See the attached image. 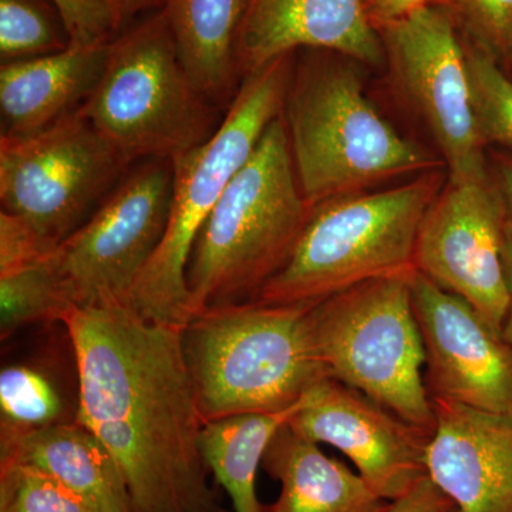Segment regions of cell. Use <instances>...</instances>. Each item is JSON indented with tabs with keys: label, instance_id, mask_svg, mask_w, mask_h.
Instances as JSON below:
<instances>
[{
	"label": "cell",
	"instance_id": "6da1fadb",
	"mask_svg": "<svg viewBox=\"0 0 512 512\" xmlns=\"http://www.w3.org/2000/svg\"><path fill=\"white\" fill-rule=\"evenodd\" d=\"M62 322L79 375L77 421L116 461L131 511L215 512L183 329L127 305L73 308Z\"/></svg>",
	"mask_w": 512,
	"mask_h": 512
},
{
	"label": "cell",
	"instance_id": "7a4b0ae2",
	"mask_svg": "<svg viewBox=\"0 0 512 512\" xmlns=\"http://www.w3.org/2000/svg\"><path fill=\"white\" fill-rule=\"evenodd\" d=\"M298 55L284 117L309 204L316 207L383 181L443 167L370 103L355 67L360 63L328 50L303 49Z\"/></svg>",
	"mask_w": 512,
	"mask_h": 512
},
{
	"label": "cell",
	"instance_id": "3957f363",
	"mask_svg": "<svg viewBox=\"0 0 512 512\" xmlns=\"http://www.w3.org/2000/svg\"><path fill=\"white\" fill-rule=\"evenodd\" d=\"M313 208L299 185L282 113L198 234L187 268L192 316L254 302L291 255Z\"/></svg>",
	"mask_w": 512,
	"mask_h": 512
},
{
	"label": "cell",
	"instance_id": "277c9868",
	"mask_svg": "<svg viewBox=\"0 0 512 512\" xmlns=\"http://www.w3.org/2000/svg\"><path fill=\"white\" fill-rule=\"evenodd\" d=\"M312 306L244 302L192 316L184 355L204 421L281 412L330 377L313 340Z\"/></svg>",
	"mask_w": 512,
	"mask_h": 512
},
{
	"label": "cell",
	"instance_id": "5b68a950",
	"mask_svg": "<svg viewBox=\"0 0 512 512\" xmlns=\"http://www.w3.org/2000/svg\"><path fill=\"white\" fill-rule=\"evenodd\" d=\"M444 178L437 168L389 190L316 205L284 266L254 302L316 305L363 282L416 271L420 227Z\"/></svg>",
	"mask_w": 512,
	"mask_h": 512
},
{
	"label": "cell",
	"instance_id": "8992f818",
	"mask_svg": "<svg viewBox=\"0 0 512 512\" xmlns=\"http://www.w3.org/2000/svg\"><path fill=\"white\" fill-rule=\"evenodd\" d=\"M293 63L295 53L278 57L245 76L214 136L174 158L170 220L128 301L138 315L181 329L190 322L187 268L195 241L266 128L284 113Z\"/></svg>",
	"mask_w": 512,
	"mask_h": 512
},
{
	"label": "cell",
	"instance_id": "52a82bcc",
	"mask_svg": "<svg viewBox=\"0 0 512 512\" xmlns=\"http://www.w3.org/2000/svg\"><path fill=\"white\" fill-rule=\"evenodd\" d=\"M218 107L192 82L163 9L111 40L80 113L128 163L173 161L214 136Z\"/></svg>",
	"mask_w": 512,
	"mask_h": 512
},
{
	"label": "cell",
	"instance_id": "ba28073f",
	"mask_svg": "<svg viewBox=\"0 0 512 512\" xmlns=\"http://www.w3.org/2000/svg\"><path fill=\"white\" fill-rule=\"evenodd\" d=\"M413 274L373 279L316 303L311 328L330 377L433 431L436 414L421 376L426 349L414 315Z\"/></svg>",
	"mask_w": 512,
	"mask_h": 512
},
{
	"label": "cell",
	"instance_id": "9c48e42d",
	"mask_svg": "<svg viewBox=\"0 0 512 512\" xmlns=\"http://www.w3.org/2000/svg\"><path fill=\"white\" fill-rule=\"evenodd\" d=\"M128 167L80 111L32 136H2V211L28 222L52 252L92 217Z\"/></svg>",
	"mask_w": 512,
	"mask_h": 512
},
{
	"label": "cell",
	"instance_id": "30bf717a",
	"mask_svg": "<svg viewBox=\"0 0 512 512\" xmlns=\"http://www.w3.org/2000/svg\"><path fill=\"white\" fill-rule=\"evenodd\" d=\"M173 161L143 160L82 227L50 252L72 308L127 305L170 220Z\"/></svg>",
	"mask_w": 512,
	"mask_h": 512
},
{
	"label": "cell",
	"instance_id": "8fae6325",
	"mask_svg": "<svg viewBox=\"0 0 512 512\" xmlns=\"http://www.w3.org/2000/svg\"><path fill=\"white\" fill-rule=\"evenodd\" d=\"M377 32L393 79L443 154L448 183L488 177L466 49L451 19L427 3Z\"/></svg>",
	"mask_w": 512,
	"mask_h": 512
},
{
	"label": "cell",
	"instance_id": "7c38bea8",
	"mask_svg": "<svg viewBox=\"0 0 512 512\" xmlns=\"http://www.w3.org/2000/svg\"><path fill=\"white\" fill-rule=\"evenodd\" d=\"M508 211L495 178L448 183L417 237L414 266L473 305L503 335L508 309L503 249Z\"/></svg>",
	"mask_w": 512,
	"mask_h": 512
},
{
	"label": "cell",
	"instance_id": "4fadbf2b",
	"mask_svg": "<svg viewBox=\"0 0 512 512\" xmlns=\"http://www.w3.org/2000/svg\"><path fill=\"white\" fill-rule=\"evenodd\" d=\"M289 427L313 443L339 448L389 503L427 477L433 431L409 423L333 377L320 380L305 394Z\"/></svg>",
	"mask_w": 512,
	"mask_h": 512
},
{
	"label": "cell",
	"instance_id": "5bb4252c",
	"mask_svg": "<svg viewBox=\"0 0 512 512\" xmlns=\"http://www.w3.org/2000/svg\"><path fill=\"white\" fill-rule=\"evenodd\" d=\"M414 315L429 365L431 399L512 416V346L460 296L414 271Z\"/></svg>",
	"mask_w": 512,
	"mask_h": 512
},
{
	"label": "cell",
	"instance_id": "9a60e30c",
	"mask_svg": "<svg viewBox=\"0 0 512 512\" xmlns=\"http://www.w3.org/2000/svg\"><path fill=\"white\" fill-rule=\"evenodd\" d=\"M303 49L328 50L366 66L386 62L366 0H245L235 40L242 79Z\"/></svg>",
	"mask_w": 512,
	"mask_h": 512
},
{
	"label": "cell",
	"instance_id": "2e32d148",
	"mask_svg": "<svg viewBox=\"0 0 512 512\" xmlns=\"http://www.w3.org/2000/svg\"><path fill=\"white\" fill-rule=\"evenodd\" d=\"M427 476L454 512H512V416L433 397Z\"/></svg>",
	"mask_w": 512,
	"mask_h": 512
},
{
	"label": "cell",
	"instance_id": "e0dca14e",
	"mask_svg": "<svg viewBox=\"0 0 512 512\" xmlns=\"http://www.w3.org/2000/svg\"><path fill=\"white\" fill-rule=\"evenodd\" d=\"M110 42L2 63V136H32L82 109L103 74Z\"/></svg>",
	"mask_w": 512,
	"mask_h": 512
},
{
	"label": "cell",
	"instance_id": "ac0fdd59",
	"mask_svg": "<svg viewBox=\"0 0 512 512\" xmlns=\"http://www.w3.org/2000/svg\"><path fill=\"white\" fill-rule=\"evenodd\" d=\"M2 457L36 468L94 512H133L124 478L109 450L80 421L0 434Z\"/></svg>",
	"mask_w": 512,
	"mask_h": 512
},
{
	"label": "cell",
	"instance_id": "d6986e66",
	"mask_svg": "<svg viewBox=\"0 0 512 512\" xmlns=\"http://www.w3.org/2000/svg\"><path fill=\"white\" fill-rule=\"evenodd\" d=\"M262 467L281 483L266 512H382L387 505L360 474L330 458L289 423L266 450Z\"/></svg>",
	"mask_w": 512,
	"mask_h": 512
},
{
	"label": "cell",
	"instance_id": "ffe728a7",
	"mask_svg": "<svg viewBox=\"0 0 512 512\" xmlns=\"http://www.w3.org/2000/svg\"><path fill=\"white\" fill-rule=\"evenodd\" d=\"M245 0H165L163 10L184 69L218 107L237 96L235 40Z\"/></svg>",
	"mask_w": 512,
	"mask_h": 512
},
{
	"label": "cell",
	"instance_id": "44dd1931",
	"mask_svg": "<svg viewBox=\"0 0 512 512\" xmlns=\"http://www.w3.org/2000/svg\"><path fill=\"white\" fill-rule=\"evenodd\" d=\"M305 396L289 409L205 421L201 451L205 464L231 498L234 512H266L256 495V473L278 431L301 410Z\"/></svg>",
	"mask_w": 512,
	"mask_h": 512
},
{
	"label": "cell",
	"instance_id": "7402d4cb",
	"mask_svg": "<svg viewBox=\"0 0 512 512\" xmlns=\"http://www.w3.org/2000/svg\"><path fill=\"white\" fill-rule=\"evenodd\" d=\"M70 309L50 254L35 264L0 274L2 339L33 323L62 322Z\"/></svg>",
	"mask_w": 512,
	"mask_h": 512
},
{
	"label": "cell",
	"instance_id": "603a6c76",
	"mask_svg": "<svg viewBox=\"0 0 512 512\" xmlns=\"http://www.w3.org/2000/svg\"><path fill=\"white\" fill-rule=\"evenodd\" d=\"M69 46V33L53 0H0L3 63L53 55Z\"/></svg>",
	"mask_w": 512,
	"mask_h": 512
},
{
	"label": "cell",
	"instance_id": "cb8c5ba5",
	"mask_svg": "<svg viewBox=\"0 0 512 512\" xmlns=\"http://www.w3.org/2000/svg\"><path fill=\"white\" fill-rule=\"evenodd\" d=\"M2 433H22L60 423L63 403L50 380L26 366L0 373Z\"/></svg>",
	"mask_w": 512,
	"mask_h": 512
},
{
	"label": "cell",
	"instance_id": "d4e9b609",
	"mask_svg": "<svg viewBox=\"0 0 512 512\" xmlns=\"http://www.w3.org/2000/svg\"><path fill=\"white\" fill-rule=\"evenodd\" d=\"M463 43L481 138L512 150V80L490 53L466 39Z\"/></svg>",
	"mask_w": 512,
	"mask_h": 512
},
{
	"label": "cell",
	"instance_id": "484cf974",
	"mask_svg": "<svg viewBox=\"0 0 512 512\" xmlns=\"http://www.w3.org/2000/svg\"><path fill=\"white\" fill-rule=\"evenodd\" d=\"M0 512L94 511L42 471L13 461H0Z\"/></svg>",
	"mask_w": 512,
	"mask_h": 512
},
{
	"label": "cell",
	"instance_id": "4316f807",
	"mask_svg": "<svg viewBox=\"0 0 512 512\" xmlns=\"http://www.w3.org/2000/svg\"><path fill=\"white\" fill-rule=\"evenodd\" d=\"M464 39L497 60L512 62V0H430Z\"/></svg>",
	"mask_w": 512,
	"mask_h": 512
},
{
	"label": "cell",
	"instance_id": "83f0119b",
	"mask_svg": "<svg viewBox=\"0 0 512 512\" xmlns=\"http://www.w3.org/2000/svg\"><path fill=\"white\" fill-rule=\"evenodd\" d=\"M49 254L28 222L10 212H0V274L35 264Z\"/></svg>",
	"mask_w": 512,
	"mask_h": 512
},
{
	"label": "cell",
	"instance_id": "f1b7e54d",
	"mask_svg": "<svg viewBox=\"0 0 512 512\" xmlns=\"http://www.w3.org/2000/svg\"><path fill=\"white\" fill-rule=\"evenodd\" d=\"M70 37V45H93L113 40L109 13L97 0H53Z\"/></svg>",
	"mask_w": 512,
	"mask_h": 512
},
{
	"label": "cell",
	"instance_id": "f546056e",
	"mask_svg": "<svg viewBox=\"0 0 512 512\" xmlns=\"http://www.w3.org/2000/svg\"><path fill=\"white\" fill-rule=\"evenodd\" d=\"M453 501L437 487L430 477H424L409 493L390 501L382 512H453Z\"/></svg>",
	"mask_w": 512,
	"mask_h": 512
},
{
	"label": "cell",
	"instance_id": "4dcf8cb0",
	"mask_svg": "<svg viewBox=\"0 0 512 512\" xmlns=\"http://www.w3.org/2000/svg\"><path fill=\"white\" fill-rule=\"evenodd\" d=\"M109 13L114 32L128 28L141 13L163 9L165 0H97Z\"/></svg>",
	"mask_w": 512,
	"mask_h": 512
},
{
	"label": "cell",
	"instance_id": "1f68e13d",
	"mask_svg": "<svg viewBox=\"0 0 512 512\" xmlns=\"http://www.w3.org/2000/svg\"><path fill=\"white\" fill-rule=\"evenodd\" d=\"M430 0H366L367 12L376 29L427 5Z\"/></svg>",
	"mask_w": 512,
	"mask_h": 512
},
{
	"label": "cell",
	"instance_id": "d6a6232c",
	"mask_svg": "<svg viewBox=\"0 0 512 512\" xmlns=\"http://www.w3.org/2000/svg\"><path fill=\"white\" fill-rule=\"evenodd\" d=\"M503 264L508 291V309L504 319L503 338L512 346V231L510 221H508L507 237L504 242Z\"/></svg>",
	"mask_w": 512,
	"mask_h": 512
},
{
	"label": "cell",
	"instance_id": "836d02e7",
	"mask_svg": "<svg viewBox=\"0 0 512 512\" xmlns=\"http://www.w3.org/2000/svg\"><path fill=\"white\" fill-rule=\"evenodd\" d=\"M495 181L503 194L505 205H507L508 221L512 231V156L498 154L494 158Z\"/></svg>",
	"mask_w": 512,
	"mask_h": 512
},
{
	"label": "cell",
	"instance_id": "e575fe53",
	"mask_svg": "<svg viewBox=\"0 0 512 512\" xmlns=\"http://www.w3.org/2000/svg\"><path fill=\"white\" fill-rule=\"evenodd\" d=\"M512 63V62H511Z\"/></svg>",
	"mask_w": 512,
	"mask_h": 512
},
{
	"label": "cell",
	"instance_id": "d590c367",
	"mask_svg": "<svg viewBox=\"0 0 512 512\" xmlns=\"http://www.w3.org/2000/svg\"><path fill=\"white\" fill-rule=\"evenodd\" d=\"M454 512V511H453Z\"/></svg>",
	"mask_w": 512,
	"mask_h": 512
}]
</instances>
